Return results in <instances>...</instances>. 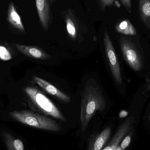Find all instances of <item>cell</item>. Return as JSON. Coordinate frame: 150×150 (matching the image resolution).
I'll return each mask as SVG.
<instances>
[{
  "label": "cell",
  "instance_id": "6da1fadb",
  "mask_svg": "<svg viewBox=\"0 0 150 150\" xmlns=\"http://www.w3.org/2000/svg\"><path fill=\"white\" fill-rule=\"evenodd\" d=\"M106 105V101L101 88L94 79H89L84 87L81 99L80 120L82 132L86 131L96 112L104 111Z\"/></svg>",
  "mask_w": 150,
  "mask_h": 150
},
{
  "label": "cell",
  "instance_id": "7a4b0ae2",
  "mask_svg": "<svg viewBox=\"0 0 150 150\" xmlns=\"http://www.w3.org/2000/svg\"><path fill=\"white\" fill-rule=\"evenodd\" d=\"M25 91L33 110L45 116H51L61 121H66V118L55 104L38 88L27 86L25 89Z\"/></svg>",
  "mask_w": 150,
  "mask_h": 150
},
{
  "label": "cell",
  "instance_id": "3957f363",
  "mask_svg": "<svg viewBox=\"0 0 150 150\" xmlns=\"http://www.w3.org/2000/svg\"><path fill=\"white\" fill-rule=\"evenodd\" d=\"M9 114L17 121L33 127L53 132L61 130L59 123L54 120L30 110L12 111Z\"/></svg>",
  "mask_w": 150,
  "mask_h": 150
},
{
  "label": "cell",
  "instance_id": "277c9868",
  "mask_svg": "<svg viewBox=\"0 0 150 150\" xmlns=\"http://www.w3.org/2000/svg\"><path fill=\"white\" fill-rule=\"evenodd\" d=\"M123 59L129 67L138 72L142 67V60L140 53L129 38L121 37L119 40Z\"/></svg>",
  "mask_w": 150,
  "mask_h": 150
},
{
  "label": "cell",
  "instance_id": "5b68a950",
  "mask_svg": "<svg viewBox=\"0 0 150 150\" xmlns=\"http://www.w3.org/2000/svg\"><path fill=\"white\" fill-rule=\"evenodd\" d=\"M103 41L106 55L112 75L116 83L120 85L122 84V79L120 62L117 58L113 45L107 30L104 33Z\"/></svg>",
  "mask_w": 150,
  "mask_h": 150
},
{
  "label": "cell",
  "instance_id": "8992f818",
  "mask_svg": "<svg viewBox=\"0 0 150 150\" xmlns=\"http://www.w3.org/2000/svg\"><path fill=\"white\" fill-rule=\"evenodd\" d=\"M134 119L132 117L127 119L120 126L111 141L106 144L102 150H116L120 146V144L131 129L134 122Z\"/></svg>",
  "mask_w": 150,
  "mask_h": 150
},
{
  "label": "cell",
  "instance_id": "52a82bcc",
  "mask_svg": "<svg viewBox=\"0 0 150 150\" xmlns=\"http://www.w3.org/2000/svg\"><path fill=\"white\" fill-rule=\"evenodd\" d=\"M36 6L40 24L47 31L51 21V11L49 0H35Z\"/></svg>",
  "mask_w": 150,
  "mask_h": 150
},
{
  "label": "cell",
  "instance_id": "ba28073f",
  "mask_svg": "<svg viewBox=\"0 0 150 150\" xmlns=\"http://www.w3.org/2000/svg\"><path fill=\"white\" fill-rule=\"evenodd\" d=\"M33 78L34 82L47 93L66 103H69L71 102L69 96L61 91L49 82L36 76H33Z\"/></svg>",
  "mask_w": 150,
  "mask_h": 150
},
{
  "label": "cell",
  "instance_id": "9c48e42d",
  "mask_svg": "<svg viewBox=\"0 0 150 150\" xmlns=\"http://www.w3.org/2000/svg\"><path fill=\"white\" fill-rule=\"evenodd\" d=\"M15 46L20 52L30 58L40 60H48L52 59L51 55L46 53L42 48L39 47L20 44H16Z\"/></svg>",
  "mask_w": 150,
  "mask_h": 150
},
{
  "label": "cell",
  "instance_id": "30bf717a",
  "mask_svg": "<svg viewBox=\"0 0 150 150\" xmlns=\"http://www.w3.org/2000/svg\"><path fill=\"white\" fill-rule=\"evenodd\" d=\"M111 128H106L99 134L91 137L89 141L87 150H102L109 140L111 134Z\"/></svg>",
  "mask_w": 150,
  "mask_h": 150
},
{
  "label": "cell",
  "instance_id": "8fae6325",
  "mask_svg": "<svg viewBox=\"0 0 150 150\" xmlns=\"http://www.w3.org/2000/svg\"><path fill=\"white\" fill-rule=\"evenodd\" d=\"M65 21L69 36L73 40H76L79 31L78 18L73 10L69 8L65 13Z\"/></svg>",
  "mask_w": 150,
  "mask_h": 150
},
{
  "label": "cell",
  "instance_id": "7c38bea8",
  "mask_svg": "<svg viewBox=\"0 0 150 150\" xmlns=\"http://www.w3.org/2000/svg\"><path fill=\"white\" fill-rule=\"evenodd\" d=\"M7 21L13 28L22 33L25 32L21 17L18 14L13 2H11L8 6Z\"/></svg>",
  "mask_w": 150,
  "mask_h": 150
},
{
  "label": "cell",
  "instance_id": "4fadbf2b",
  "mask_svg": "<svg viewBox=\"0 0 150 150\" xmlns=\"http://www.w3.org/2000/svg\"><path fill=\"white\" fill-rule=\"evenodd\" d=\"M2 135L8 150H24L23 143L21 140L14 137L7 131H2Z\"/></svg>",
  "mask_w": 150,
  "mask_h": 150
},
{
  "label": "cell",
  "instance_id": "5bb4252c",
  "mask_svg": "<svg viewBox=\"0 0 150 150\" xmlns=\"http://www.w3.org/2000/svg\"><path fill=\"white\" fill-rule=\"evenodd\" d=\"M139 12L142 22L150 29V0H139Z\"/></svg>",
  "mask_w": 150,
  "mask_h": 150
},
{
  "label": "cell",
  "instance_id": "9a60e30c",
  "mask_svg": "<svg viewBox=\"0 0 150 150\" xmlns=\"http://www.w3.org/2000/svg\"><path fill=\"white\" fill-rule=\"evenodd\" d=\"M115 29L119 33L127 36H135L137 33L134 26L128 19H123L118 22L115 25Z\"/></svg>",
  "mask_w": 150,
  "mask_h": 150
},
{
  "label": "cell",
  "instance_id": "2e32d148",
  "mask_svg": "<svg viewBox=\"0 0 150 150\" xmlns=\"http://www.w3.org/2000/svg\"><path fill=\"white\" fill-rule=\"evenodd\" d=\"M100 8L105 10L108 7L114 6L117 4V0H96Z\"/></svg>",
  "mask_w": 150,
  "mask_h": 150
},
{
  "label": "cell",
  "instance_id": "e0dca14e",
  "mask_svg": "<svg viewBox=\"0 0 150 150\" xmlns=\"http://www.w3.org/2000/svg\"><path fill=\"white\" fill-rule=\"evenodd\" d=\"M0 59L2 60L8 61L12 59L9 51L5 47L0 45Z\"/></svg>",
  "mask_w": 150,
  "mask_h": 150
},
{
  "label": "cell",
  "instance_id": "ac0fdd59",
  "mask_svg": "<svg viewBox=\"0 0 150 150\" xmlns=\"http://www.w3.org/2000/svg\"><path fill=\"white\" fill-rule=\"evenodd\" d=\"M131 137L132 133H129V134L123 139V141H122L120 146L121 149L125 150V149L127 148L131 142Z\"/></svg>",
  "mask_w": 150,
  "mask_h": 150
},
{
  "label": "cell",
  "instance_id": "d6986e66",
  "mask_svg": "<svg viewBox=\"0 0 150 150\" xmlns=\"http://www.w3.org/2000/svg\"><path fill=\"white\" fill-rule=\"evenodd\" d=\"M121 3L123 7L129 12H131L132 11V2L131 0H120Z\"/></svg>",
  "mask_w": 150,
  "mask_h": 150
},
{
  "label": "cell",
  "instance_id": "ffe728a7",
  "mask_svg": "<svg viewBox=\"0 0 150 150\" xmlns=\"http://www.w3.org/2000/svg\"><path fill=\"white\" fill-rule=\"evenodd\" d=\"M128 112L126 110H122L119 114V117L120 118H123L127 116Z\"/></svg>",
  "mask_w": 150,
  "mask_h": 150
},
{
  "label": "cell",
  "instance_id": "44dd1931",
  "mask_svg": "<svg viewBox=\"0 0 150 150\" xmlns=\"http://www.w3.org/2000/svg\"><path fill=\"white\" fill-rule=\"evenodd\" d=\"M147 89L148 91H150V80H148L147 84Z\"/></svg>",
  "mask_w": 150,
  "mask_h": 150
},
{
  "label": "cell",
  "instance_id": "7402d4cb",
  "mask_svg": "<svg viewBox=\"0 0 150 150\" xmlns=\"http://www.w3.org/2000/svg\"><path fill=\"white\" fill-rule=\"evenodd\" d=\"M116 150H125L122 149H121V147H120V146H119V147H118V148H117V149H116Z\"/></svg>",
  "mask_w": 150,
  "mask_h": 150
},
{
  "label": "cell",
  "instance_id": "603a6c76",
  "mask_svg": "<svg viewBox=\"0 0 150 150\" xmlns=\"http://www.w3.org/2000/svg\"><path fill=\"white\" fill-rule=\"evenodd\" d=\"M55 1V0H51V3H52V4Z\"/></svg>",
  "mask_w": 150,
  "mask_h": 150
},
{
  "label": "cell",
  "instance_id": "cb8c5ba5",
  "mask_svg": "<svg viewBox=\"0 0 150 150\" xmlns=\"http://www.w3.org/2000/svg\"><path fill=\"white\" fill-rule=\"evenodd\" d=\"M149 121L150 122V116H149Z\"/></svg>",
  "mask_w": 150,
  "mask_h": 150
}]
</instances>
